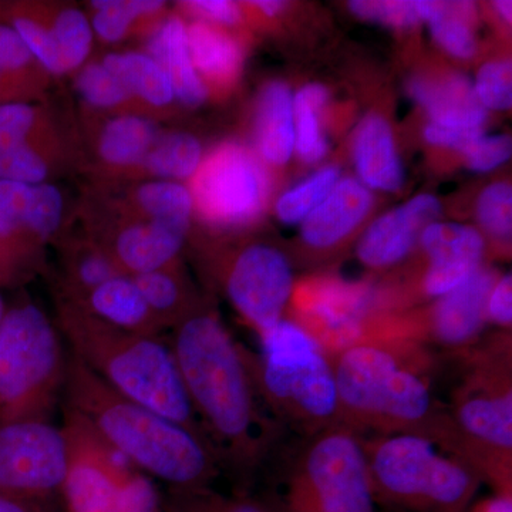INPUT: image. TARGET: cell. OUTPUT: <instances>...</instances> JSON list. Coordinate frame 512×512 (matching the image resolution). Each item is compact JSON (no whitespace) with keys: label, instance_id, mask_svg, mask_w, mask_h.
<instances>
[{"label":"cell","instance_id":"1","mask_svg":"<svg viewBox=\"0 0 512 512\" xmlns=\"http://www.w3.org/2000/svg\"><path fill=\"white\" fill-rule=\"evenodd\" d=\"M168 345L222 470L237 480L235 491L249 493L284 430L259 396L247 348L235 342L220 315L202 303L174 326Z\"/></svg>","mask_w":512,"mask_h":512},{"label":"cell","instance_id":"2","mask_svg":"<svg viewBox=\"0 0 512 512\" xmlns=\"http://www.w3.org/2000/svg\"><path fill=\"white\" fill-rule=\"evenodd\" d=\"M342 423L359 434L424 437L463 458V443L447 407L440 406L424 375L419 343L363 338L330 353Z\"/></svg>","mask_w":512,"mask_h":512},{"label":"cell","instance_id":"3","mask_svg":"<svg viewBox=\"0 0 512 512\" xmlns=\"http://www.w3.org/2000/svg\"><path fill=\"white\" fill-rule=\"evenodd\" d=\"M63 392L64 409L80 417L131 467L171 490L212 487L224 473L207 437L121 396L72 353Z\"/></svg>","mask_w":512,"mask_h":512},{"label":"cell","instance_id":"4","mask_svg":"<svg viewBox=\"0 0 512 512\" xmlns=\"http://www.w3.org/2000/svg\"><path fill=\"white\" fill-rule=\"evenodd\" d=\"M59 326L72 355L121 396L205 436L192 410L173 350L160 336L111 328L72 302H62Z\"/></svg>","mask_w":512,"mask_h":512},{"label":"cell","instance_id":"5","mask_svg":"<svg viewBox=\"0 0 512 512\" xmlns=\"http://www.w3.org/2000/svg\"><path fill=\"white\" fill-rule=\"evenodd\" d=\"M261 352L247 349L256 389L272 419L302 439L342 423L330 356L291 319L261 336Z\"/></svg>","mask_w":512,"mask_h":512},{"label":"cell","instance_id":"6","mask_svg":"<svg viewBox=\"0 0 512 512\" xmlns=\"http://www.w3.org/2000/svg\"><path fill=\"white\" fill-rule=\"evenodd\" d=\"M464 350V375L451 394L448 416L463 443L464 460L493 493L512 495L510 333Z\"/></svg>","mask_w":512,"mask_h":512},{"label":"cell","instance_id":"7","mask_svg":"<svg viewBox=\"0 0 512 512\" xmlns=\"http://www.w3.org/2000/svg\"><path fill=\"white\" fill-rule=\"evenodd\" d=\"M377 507L400 512H464L484 484L463 458L424 437L363 436Z\"/></svg>","mask_w":512,"mask_h":512},{"label":"cell","instance_id":"8","mask_svg":"<svg viewBox=\"0 0 512 512\" xmlns=\"http://www.w3.org/2000/svg\"><path fill=\"white\" fill-rule=\"evenodd\" d=\"M271 498L282 512H376L363 436L346 424L302 439Z\"/></svg>","mask_w":512,"mask_h":512},{"label":"cell","instance_id":"9","mask_svg":"<svg viewBox=\"0 0 512 512\" xmlns=\"http://www.w3.org/2000/svg\"><path fill=\"white\" fill-rule=\"evenodd\" d=\"M67 356L52 320L33 303L5 312L0 323V416L47 420L66 379Z\"/></svg>","mask_w":512,"mask_h":512},{"label":"cell","instance_id":"10","mask_svg":"<svg viewBox=\"0 0 512 512\" xmlns=\"http://www.w3.org/2000/svg\"><path fill=\"white\" fill-rule=\"evenodd\" d=\"M70 464L63 427L47 420L3 421L0 426V494L42 504L60 495Z\"/></svg>","mask_w":512,"mask_h":512},{"label":"cell","instance_id":"11","mask_svg":"<svg viewBox=\"0 0 512 512\" xmlns=\"http://www.w3.org/2000/svg\"><path fill=\"white\" fill-rule=\"evenodd\" d=\"M190 191L205 220L218 227H241L264 210L269 185L254 154L229 143L201 163Z\"/></svg>","mask_w":512,"mask_h":512},{"label":"cell","instance_id":"12","mask_svg":"<svg viewBox=\"0 0 512 512\" xmlns=\"http://www.w3.org/2000/svg\"><path fill=\"white\" fill-rule=\"evenodd\" d=\"M229 302L259 336L281 322L292 302V264L281 249L249 244L229 256L221 268Z\"/></svg>","mask_w":512,"mask_h":512},{"label":"cell","instance_id":"13","mask_svg":"<svg viewBox=\"0 0 512 512\" xmlns=\"http://www.w3.org/2000/svg\"><path fill=\"white\" fill-rule=\"evenodd\" d=\"M70 464L60 497L67 512H116L121 485L134 470L80 417L64 409Z\"/></svg>","mask_w":512,"mask_h":512},{"label":"cell","instance_id":"14","mask_svg":"<svg viewBox=\"0 0 512 512\" xmlns=\"http://www.w3.org/2000/svg\"><path fill=\"white\" fill-rule=\"evenodd\" d=\"M302 326L320 346L330 353L362 339L375 292L366 285L349 284L338 279L309 282L293 291ZM296 323V322H295Z\"/></svg>","mask_w":512,"mask_h":512},{"label":"cell","instance_id":"15","mask_svg":"<svg viewBox=\"0 0 512 512\" xmlns=\"http://www.w3.org/2000/svg\"><path fill=\"white\" fill-rule=\"evenodd\" d=\"M498 276L494 269L481 266L464 284L437 298L424 316L410 320L400 338L456 350L476 345L487 325L488 296Z\"/></svg>","mask_w":512,"mask_h":512},{"label":"cell","instance_id":"16","mask_svg":"<svg viewBox=\"0 0 512 512\" xmlns=\"http://www.w3.org/2000/svg\"><path fill=\"white\" fill-rule=\"evenodd\" d=\"M426 256L421 293L440 298L484 266L485 242L478 229L454 222H433L420 235Z\"/></svg>","mask_w":512,"mask_h":512},{"label":"cell","instance_id":"17","mask_svg":"<svg viewBox=\"0 0 512 512\" xmlns=\"http://www.w3.org/2000/svg\"><path fill=\"white\" fill-rule=\"evenodd\" d=\"M441 212L434 195L421 194L377 218L357 245V258L376 271L404 261Z\"/></svg>","mask_w":512,"mask_h":512},{"label":"cell","instance_id":"18","mask_svg":"<svg viewBox=\"0 0 512 512\" xmlns=\"http://www.w3.org/2000/svg\"><path fill=\"white\" fill-rule=\"evenodd\" d=\"M373 205L369 188L355 178H340L322 204L302 222L303 245L313 251H328L342 244Z\"/></svg>","mask_w":512,"mask_h":512},{"label":"cell","instance_id":"19","mask_svg":"<svg viewBox=\"0 0 512 512\" xmlns=\"http://www.w3.org/2000/svg\"><path fill=\"white\" fill-rule=\"evenodd\" d=\"M188 228L153 221L131 224L121 229L109 249L123 274L140 275L177 264Z\"/></svg>","mask_w":512,"mask_h":512},{"label":"cell","instance_id":"20","mask_svg":"<svg viewBox=\"0 0 512 512\" xmlns=\"http://www.w3.org/2000/svg\"><path fill=\"white\" fill-rule=\"evenodd\" d=\"M410 96L441 126L483 128L487 110L464 74H427L409 83Z\"/></svg>","mask_w":512,"mask_h":512},{"label":"cell","instance_id":"21","mask_svg":"<svg viewBox=\"0 0 512 512\" xmlns=\"http://www.w3.org/2000/svg\"><path fill=\"white\" fill-rule=\"evenodd\" d=\"M69 302L111 328L124 332L160 336L161 330H164L130 275L114 276L79 299Z\"/></svg>","mask_w":512,"mask_h":512},{"label":"cell","instance_id":"22","mask_svg":"<svg viewBox=\"0 0 512 512\" xmlns=\"http://www.w3.org/2000/svg\"><path fill=\"white\" fill-rule=\"evenodd\" d=\"M353 160L359 181L366 188L394 192L403 187V164L393 130L389 121L379 114H369L357 127Z\"/></svg>","mask_w":512,"mask_h":512},{"label":"cell","instance_id":"23","mask_svg":"<svg viewBox=\"0 0 512 512\" xmlns=\"http://www.w3.org/2000/svg\"><path fill=\"white\" fill-rule=\"evenodd\" d=\"M151 57L170 77L174 97L184 106L198 107L207 100L208 89L192 63L187 26L177 16L164 20L150 42Z\"/></svg>","mask_w":512,"mask_h":512},{"label":"cell","instance_id":"24","mask_svg":"<svg viewBox=\"0 0 512 512\" xmlns=\"http://www.w3.org/2000/svg\"><path fill=\"white\" fill-rule=\"evenodd\" d=\"M256 146L259 154L274 165L288 163L295 150L293 96L288 84H266L256 109Z\"/></svg>","mask_w":512,"mask_h":512},{"label":"cell","instance_id":"25","mask_svg":"<svg viewBox=\"0 0 512 512\" xmlns=\"http://www.w3.org/2000/svg\"><path fill=\"white\" fill-rule=\"evenodd\" d=\"M188 49L201 79L228 84L237 77L242 64L238 43L208 22L192 23L187 28Z\"/></svg>","mask_w":512,"mask_h":512},{"label":"cell","instance_id":"26","mask_svg":"<svg viewBox=\"0 0 512 512\" xmlns=\"http://www.w3.org/2000/svg\"><path fill=\"white\" fill-rule=\"evenodd\" d=\"M130 276L164 329H173L200 303L185 284L177 264L147 274Z\"/></svg>","mask_w":512,"mask_h":512},{"label":"cell","instance_id":"27","mask_svg":"<svg viewBox=\"0 0 512 512\" xmlns=\"http://www.w3.org/2000/svg\"><path fill=\"white\" fill-rule=\"evenodd\" d=\"M101 63L119 77L131 96H138L151 106H168L175 99L170 77L146 53H110Z\"/></svg>","mask_w":512,"mask_h":512},{"label":"cell","instance_id":"28","mask_svg":"<svg viewBox=\"0 0 512 512\" xmlns=\"http://www.w3.org/2000/svg\"><path fill=\"white\" fill-rule=\"evenodd\" d=\"M158 138L150 120L120 116L110 120L100 134V156L111 165H134L144 161Z\"/></svg>","mask_w":512,"mask_h":512},{"label":"cell","instance_id":"29","mask_svg":"<svg viewBox=\"0 0 512 512\" xmlns=\"http://www.w3.org/2000/svg\"><path fill=\"white\" fill-rule=\"evenodd\" d=\"M163 504L164 512H282L268 495L222 494L214 487L168 488Z\"/></svg>","mask_w":512,"mask_h":512},{"label":"cell","instance_id":"30","mask_svg":"<svg viewBox=\"0 0 512 512\" xmlns=\"http://www.w3.org/2000/svg\"><path fill=\"white\" fill-rule=\"evenodd\" d=\"M329 99L328 89L311 83L293 97L295 150L305 163H319L328 153V140L320 126V111Z\"/></svg>","mask_w":512,"mask_h":512},{"label":"cell","instance_id":"31","mask_svg":"<svg viewBox=\"0 0 512 512\" xmlns=\"http://www.w3.org/2000/svg\"><path fill=\"white\" fill-rule=\"evenodd\" d=\"M476 8L470 2H433L427 23L434 40L457 59H470L476 53L474 36Z\"/></svg>","mask_w":512,"mask_h":512},{"label":"cell","instance_id":"32","mask_svg":"<svg viewBox=\"0 0 512 512\" xmlns=\"http://www.w3.org/2000/svg\"><path fill=\"white\" fill-rule=\"evenodd\" d=\"M202 163V147L197 137L188 133H170L157 138L144 158L147 170L163 180H187L197 174Z\"/></svg>","mask_w":512,"mask_h":512},{"label":"cell","instance_id":"33","mask_svg":"<svg viewBox=\"0 0 512 512\" xmlns=\"http://www.w3.org/2000/svg\"><path fill=\"white\" fill-rule=\"evenodd\" d=\"M137 202L150 220L190 228L194 200L191 191L178 181L157 180L140 185Z\"/></svg>","mask_w":512,"mask_h":512},{"label":"cell","instance_id":"34","mask_svg":"<svg viewBox=\"0 0 512 512\" xmlns=\"http://www.w3.org/2000/svg\"><path fill=\"white\" fill-rule=\"evenodd\" d=\"M338 167L320 168L303 183L286 191L276 202V215L285 224H302L339 183Z\"/></svg>","mask_w":512,"mask_h":512},{"label":"cell","instance_id":"35","mask_svg":"<svg viewBox=\"0 0 512 512\" xmlns=\"http://www.w3.org/2000/svg\"><path fill=\"white\" fill-rule=\"evenodd\" d=\"M92 5L93 32L107 43L120 42L138 18L154 15L164 8L160 0H99Z\"/></svg>","mask_w":512,"mask_h":512},{"label":"cell","instance_id":"36","mask_svg":"<svg viewBox=\"0 0 512 512\" xmlns=\"http://www.w3.org/2000/svg\"><path fill=\"white\" fill-rule=\"evenodd\" d=\"M50 32L55 39L63 74L76 70L86 62L92 52L94 32L92 23L82 10H62Z\"/></svg>","mask_w":512,"mask_h":512},{"label":"cell","instance_id":"37","mask_svg":"<svg viewBox=\"0 0 512 512\" xmlns=\"http://www.w3.org/2000/svg\"><path fill=\"white\" fill-rule=\"evenodd\" d=\"M431 8H433V2L430 0H353L349 2L350 12L357 18L396 29L413 28L427 22Z\"/></svg>","mask_w":512,"mask_h":512},{"label":"cell","instance_id":"38","mask_svg":"<svg viewBox=\"0 0 512 512\" xmlns=\"http://www.w3.org/2000/svg\"><path fill=\"white\" fill-rule=\"evenodd\" d=\"M119 266L104 249H80L70 256L66 268V288L69 301L79 299L114 276L121 275Z\"/></svg>","mask_w":512,"mask_h":512},{"label":"cell","instance_id":"39","mask_svg":"<svg viewBox=\"0 0 512 512\" xmlns=\"http://www.w3.org/2000/svg\"><path fill=\"white\" fill-rule=\"evenodd\" d=\"M481 227L495 241L507 244L512 231V188L508 183L488 185L477 202Z\"/></svg>","mask_w":512,"mask_h":512},{"label":"cell","instance_id":"40","mask_svg":"<svg viewBox=\"0 0 512 512\" xmlns=\"http://www.w3.org/2000/svg\"><path fill=\"white\" fill-rule=\"evenodd\" d=\"M77 89L87 103L97 109H111L130 99L126 86L103 63L84 67L77 79Z\"/></svg>","mask_w":512,"mask_h":512},{"label":"cell","instance_id":"41","mask_svg":"<svg viewBox=\"0 0 512 512\" xmlns=\"http://www.w3.org/2000/svg\"><path fill=\"white\" fill-rule=\"evenodd\" d=\"M485 110L505 111L512 106V66L510 60H494L481 66L473 84Z\"/></svg>","mask_w":512,"mask_h":512},{"label":"cell","instance_id":"42","mask_svg":"<svg viewBox=\"0 0 512 512\" xmlns=\"http://www.w3.org/2000/svg\"><path fill=\"white\" fill-rule=\"evenodd\" d=\"M63 198L52 184L33 185L25 224L37 237L46 239L55 234L62 221Z\"/></svg>","mask_w":512,"mask_h":512},{"label":"cell","instance_id":"43","mask_svg":"<svg viewBox=\"0 0 512 512\" xmlns=\"http://www.w3.org/2000/svg\"><path fill=\"white\" fill-rule=\"evenodd\" d=\"M49 168L35 150L23 143L0 156V180L28 185L45 183Z\"/></svg>","mask_w":512,"mask_h":512},{"label":"cell","instance_id":"44","mask_svg":"<svg viewBox=\"0 0 512 512\" xmlns=\"http://www.w3.org/2000/svg\"><path fill=\"white\" fill-rule=\"evenodd\" d=\"M116 512H164L163 497L153 478L134 468L121 485Z\"/></svg>","mask_w":512,"mask_h":512},{"label":"cell","instance_id":"45","mask_svg":"<svg viewBox=\"0 0 512 512\" xmlns=\"http://www.w3.org/2000/svg\"><path fill=\"white\" fill-rule=\"evenodd\" d=\"M13 28L22 37L32 56L39 60L47 72L63 74L55 39L50 29L29 18L15 19Z\"/></svg>","mask_w":512,"mask_h":512},{"label":"cell","instance_id":"46","mask_svg":"<svg viewBox=\"0 0 512 512\" xmlns=\"http://www.w3.org/2000/svg\"><path fill=\"white\" fill-rule=\"evenodd\" d=\"M511 137L505 134L487 136L483 134L464 151L466 163L476 173H488L507 163L511 158Z\"/></svg>","mask_w":512,"mask_h":512},{"label":"cell","instance_id":"47","mask_svg":"<svg viewBox=\"0 0 512 512\" xmlns=\"http://www.w3.org/2000/svg\"><path fill=\"white\" fill-rule=\"evenodd\" d=\"M424 138L431 146L453 148V150H467L477 138L484 134V128H463L441 126V124L430 123L424 127Z\"/></svg>","mask_w":512,"mask_h":512},{"label":"cell","instance_id":"48","mask_svg":"<svg viewBox=\"0 0 512 512\" xmlns=\"http://www.w3.org/2000/svg\"><path fill=\"white\" fill-rule=\"evenodd\" d=\"M487 322L504 330L511 329L512 323V276H498L487 302Z\"/></svg>","mask_w":512,"mask_h":512},{"label":"cell","instance_id":"49","mask_svg":"<svg viewBox=\"0 0 512 512\" xmlns=\"http://www.w3.org/2000/svg\"><path fill=\"white\" fill-rule=\"evenodd\" d=\"M32 53L15 28L0 25V70H19L32 60Z\"/></svg>","mask_w":512,"mask_h":512},{"label":"cell","instance_id":"50","mask_svg":"<svg viewBox=\"0 0 512 512\" xmlns=\"http://www.w3.org/2000/svg\"><path fill=\"white\" fill-rule=\"evenodd\" d=\"M185 8L194 15L200 16L202 22L220 23V25H235L241 20V9L237 3L228 0H194L185 2Z\"/></svg>","mask_w":512,"mask_h":512},{"label":"cell","instance_id":"51","mask_svg":"<svg viewBox=\"0 0 512 512\" xmlns=\"http://www.w3.org/2000/svg\"><path fill=\"white\" fill-rule=\"evenodd\" d=\"M35 123V110L28 104L9 103L0 106V130L26 141Z\"/></svg>","mask_w":512,"mask_h":512},{"label":"cell","instance_id":"52","mask_svg":"<svg viewBox=\"0 0 512 512\" xmlns=\"http://www.w3.org/2000/svg\"><path fill=\"white\" fill-rule=\"evenodd\" d=\"M33 185L0 180V205L15 218L19 227L25 224Z\"/></svg>","mask_w":512,"mask_h":512},{"label":"cell","instance_id":"53","mask_svg":"<svg viewBox=\"0 0 512 512\" xmlns=\"http://www.w3.org/2000/svg\"><path fill=\"white\" fill-rule=\"evenodd\" d=\"M464 512H512V495L493 493L474 500Z\"/></svg>","mask_w":512,"mask_h":512},{"label":"cell","instance_id":"54","mask_svg":"<svg viewBox=\"0 0 512 512\" xmlns=\"http://www.w3.org/2000/svg\"><path fill=\"white\" fill-rule=\"evenodd\" d=\"M39 504L18 500L9 495L0 494V512H37Z\"/></svg>","mask_w":512,"mask_h":512},{"label":"cell","instance_id":"55","mask_svg":"<svg viewBox=\"0 0 512 512\" xmlns=\"http://www.w3.org/2000/svg\"><path fill=\"white\" fill-rule=\"evenodd\" d=\"M19 228L18 222L0 205V238L9 237Z\"/></svg>","mask_w":512,"mask_h":512},{"label":"cell","instance_id":"56","mask_svg":"<svg viewBox=\"0 0 512 512\" xmlns=\"http://www.w3.org/2000/svg\"><path fill=\"white\" fill-rule=\"evenodd\" d=\"M252 5L256 9L261 10L264 15L269 16V18L279 15L282 9H284V3L278 2V0H258V2H252Z\"/></svg>","mask_w":512,"mask_h":512},{"label":"cell","instance_id":"57","mask_svg":"<svg viewBox=\"0 0 512 512\" xmlns=\"http://www.w3.org/2000/svg\"><path fill=\"white\" fill-rule=\"evenodd\" d=\"M494 8L497 10L498 16H500V18H503L505 22L511 23V2H495Z\"/></svg>","mask_w":512,"mask_h":512},{"label":"cell","instance_id":"58","mask_svg":"<svg viewBox=\"0 0 512 512\" xmlns=\"http://www.w3.org/2000/svg\"><path fill=\"white\" fill-rule=\"evenodd\" d=\"M3 316H5V308H3L2 298H0V323H2Z\"/></svg>","mask_w":512,"mask_h":512},{"label":"cell","instance_id":"59","mask_svg":"<svg viewBox=\"0 0 512 512\" xmlns=\"http://www.w3.org/2000/svg\"><path fill=\"white\" fill-rule=\"evenodd\" d=\"M0 74H2V70H0Z\"/></svg>","mask_w":512,"mask_h":512}]
</instances>
